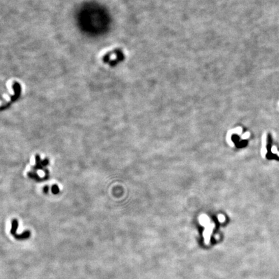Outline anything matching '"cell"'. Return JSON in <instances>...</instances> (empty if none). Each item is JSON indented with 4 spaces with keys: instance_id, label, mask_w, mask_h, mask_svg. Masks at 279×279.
<instances>
[{
    "instance_id": "7a4b0ae2",
    "label": "cell",
    "mask_w": 279,
    "mask_h": 279,
    "mask_svg": "<svg viewBox=\"0 0 279 279\" xmlns=\"http://www.w3.org/2000/svg\"><path fill=\"white\" fill-rule=\"evenodd\" d=\"M36 164L34 167H33L34 169H35V170H37V169H43V165H41V162L40 161V156L38 155V154H37L36 156Z\"/></svg>"
},
{
    "instance_id": "277c9868",
    "label": "cell",
    "mask_w": 279,
    "mask_h": 279,
    "mask_svg": "<svg viewBox=\"0 0 279 279\" xmlns=\"http://www.w3.org/2000/svg\"><path fill=\"white\" fill-rule=\"evenodd\" d=\"M49 164V159L45 158V160L41 162V165L43 166H47Z\"/></svg>"
},
{
    "instance_id": "5b68a950",
    "label": "cell",
    "mask_w": 279,
    "mask_h": 279,
    "mask_svg": "<svg viewBox=\"0 0 279 279\" xmlns=\"http://www.w3.org/2000/svg\"><path fill=\"white\" fill-rule=\"evenodd\" d=\"M218 220H219V221L220 222H223L225 220L224 216L223 215H218Z\"/></svg>"
},
{
    "instance_id": "52a82bcc",
    "label": "cell",
    "mask_w": 279,
    "mask_h": 279,
    "mask_svg": "<svg viewBox=\"0 0 279 279\" xmlns=\"http://www.w3.org/2000/svg\"><path fill=\"white\" fill-rule=\"evenodd\" d=\"M43 190H44V192H45V193H48V190H49L48 186L44 187V189H43Z\"/></svg>"
},
{
    "instance_id": "6da1fadb",
    "label": "cell",
    "mask_w": 279,
    "mask_h": 279,
    "mask_svg": "<svg viewBox=\"0 0 279 279\" xmlns=\"http://www.w3.org/2000/svg\"><path fill=\"white\" fill-rule=\"evenodd\" d=\"M200 222L201 224H203L206 226V229L204 231V236L205 240V242H207V244H208L209 240L210 234H211V233L213 231L214 224H209V218H207V216H205V215H202V216H200Z\"/></svg>"
},
{
    "instance_id": "3957f363",
    "label": "cell",
    "mask_w": 279,
    "mask_h": 279,
    "mask_svg": "<svg viewBox=\"0 0 279 279\" xmlns=\"http://www.w3.org/2000/svg\"><path fill=\"white\" fill-rule=\"evenodd\" d=\"M51 191H52V193L53 194H54V195L58 194L59 193V192H60L59 187H58V186L57 185H53L51 187Z\"/></svg>"
},
{
    "instance_id": "8992f818",
    "label": "cell",
    "mask_w": 279,
    "mask_h": 279,
    "mask_svg": "<svg viewBox=\"0 0 279 279\" xmlns=\"http://www.w3.org/2000/svg\"><path fill=\"white\" fill-rule=\"evenodd\" d=\"M249 136V132H246V133H245L244 134H243L242 136V139H246V138H248V137Z\"/></svg>"
}]
</instances>
